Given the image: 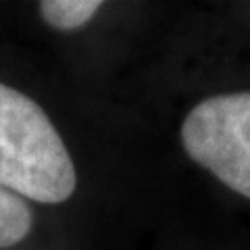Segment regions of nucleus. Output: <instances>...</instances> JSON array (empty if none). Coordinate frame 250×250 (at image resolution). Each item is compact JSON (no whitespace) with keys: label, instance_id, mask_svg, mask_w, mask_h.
Returning a JSON list of instances; mask_svg holds the SVG:
<instances>
[{"label":"nucleus","instance_id":"7ed1b4c3","mask_svg":"<svg viewBox=\"0 0 250 250\" xmlns=\"http://www.w3.org/2000/svg\"><path fill=\"white\" fill-rule=\"evenodd\" d=\"M100 9H103L100 0H44L38 4L42 19L59 31H75L85 27Z\"/></svg>","mask_w":250,"mask_h":250},{"label":"nucleus","instance_id":"f257e3e1","mask_svg":"<svg viewBox=\"0 0 250 250\" xmlns=\"http://www.w3.org/2000/svg\"><path fill=\"white\" fill-rule=\"evenodd\" d=\"M0 188L42 205L67 202L77 169L46 111L0 82Z\"/></svg>","mask_w":250,"mask_h":250},{"label":"nucleus","instance_id":"20e7f679","mask_svg":"<svg viewBox=\"0 0 250 250\" xmlns=\"http://www.w3.org/2000/svg\"><path fill=\"white\" fill-rule=\"evenodd\" d=\"M34 228V213L25 200L0 188V250L17 246Z\"/></svg>","mask_w":250,"mask_h":250},{"label":"nucleus","instance_id":"f03ea898","mask_svg":"<svg viewBox=\"0 0 250 250\" xmlns=\"http://www.w3.org/2000/svg\"><path fill=\"white\" fill-rule=\"evenodd\" d=\"M179 138L196 165L250 200V90L200 100L184 117Z\"/></svg>","mask_w":250,"mask_h":250}]
</instances>
